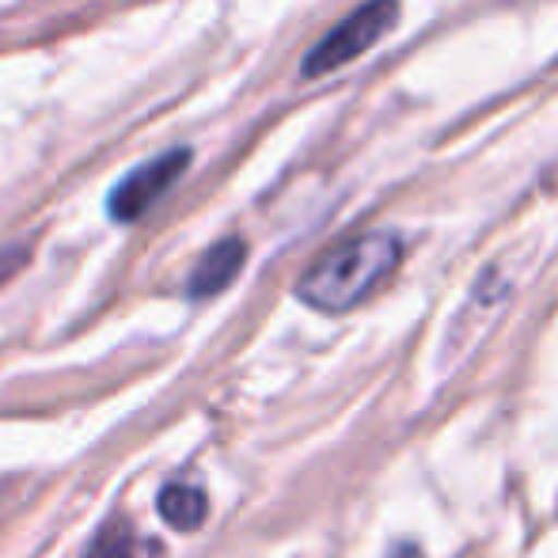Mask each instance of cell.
<instances>
[{
	"mask_svg": "<svg viewBox=\"0 0 558 558\" xmlns=\"http://www.w3.org/2000/svg\"><path fill=\"white\" fill-rule=\"evenodd\" d=\"M399 258H403V243L391 232H365L353 240L338 243L324 258L308 266L301 281H296V296L312 304L316 312H350L357 308L365 296H373L384 281L396 274Z\"/></svg>",
	"mask_w": 558,
	"mask_h": 558,
	"instance_id": "6da1fadb",
	"label": "cell"
},
{
	"mask_svg": "<svg viewBox=\"0 0 558 558\" xmlns=\"http://www.w3.org/2000/svg\"><path fill=\"white\" fill-rule=\"evenodd\" d=\"M396 20H399V0H365V4L353 8V12L338 23L331 35H324L312 46L301 73L324 76V73H335V69L350 65L353 58L373 50V46L396 27Z\"/></svg>",
	"mask_w": 558,
	"mask_h": 558,
	"instance_id": "7a4b0ae2",
	"label": "cell"
},
{
	"mask_svg": "<svg viewBox=\"0 0 558 558\" xmlns=\"http://www.w3.org/2000/svg\"><path fill=\"white\" fill-rule=\"evenodd\" d=\"M186 168H191V148H168V153H160L156 160L133 168L111 191V202H107L111 217L114 221H137V217H145L148 209L179 183V175H183Z\"/></svg>",
	"mask_w": 558,
	"mask_h": 558,
	"instance_id": "3957f363",
	"label": "cell"
},
{
	"mask_svg": "<svg viewBox=\"0 0 558 558\" xmlns=\"http://www.w3.org/2000/svg\"><path fill=\"white\" fill-rule=\"evenodd\" d=\"M243 258H247V247H243V240H235V235L214 243V247L202 255V263L194 266L191 286H186L194 301H206V296L225 293V289L235 281V274L243 270Z\"/></svg>",
	"mask_w": 558,
	"mask_h": 558,
	"instance_id": "277c9868",
	"label": "cell"
},
{
	"mask_svg": "<svg viewBox=\"0 0 558 558\" xmlns=\"http://www.w3.org/2000/svg\"><path fill=\"white\" fill-rule=\"evenodd\" d=\"M160 517L179 532H194L209 513V501H206V490L194 483H168L160 490Z\"/></svg>",
	"mask_w": 558,
	"mask_h": 558,
	"instance_id": "5b68a950",
	"label": "cell"
},
{
	"mask_svg": "<svg viewBox=\"0 0 558 558\" xmlns=\"http://www.w3.org/2000/svg\"><path fill=\"white\" fill-rule=\"evenodd\" d=\"M130 547H133V532H130V521H111L99 539L88 547V558H130Z\"/></svg>",
	"mask_w": 558,
	"mask_h": 558,
	"instance_id": "8992f818",
	"label": "cell"
}]
</instances>
